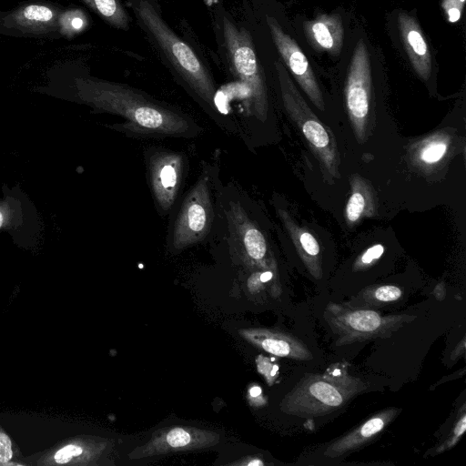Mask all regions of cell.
<instances>
[{
	"mask_svg": "<svg viewBox=\"0 0 466 466\" xmlns=\"http://www.w3.org/2000/svg\"><path fill=\"white\" fill-rule=\"evenodd\" d=\"M384 252V247L377 244L368 248L356 262L357 268H363L364 266L370 265L375 260L379 259Z\"/></svg>",
	"mask_w": 466,
	"mask_h": 466,
	"instance_id": "obj_27",
	"label": "cell"
},
{
	"mask_svg": "<svg viewBox=\"0 0 466 466\" xmlns=\"http://www.w3.org/2000/svg\"><path fill=\"white\" fill-rule=\"evenodd\" d=\"M275 68L287 113L301 130L319 160L326 178H338L339 158L335 137L308 106L286 67L281 63L276 62Z\"/></svg>",
	"mask_w": 466,
	"mask_h": 466,
	"instance_id": "obj_2",
	"label": "cell"
},
{
	"mask_svg": "<svg viewBox=\"0 0 466 466\" xmlns=\"http://www.w3.org/2000/svg\"><path fill=\"white\" fill-rule=\"evenodd\" d=\"M277 211L304 264L315 278H321L320 248L315 237L298 226L286 210Z\"/></svg>",
	"mask_w": 466,
	"mask_h": 466,
	"instance_id": "obj_20",
	"label": "cell"
},
{
	"mask_svg": "<svg viewBox=\"0 0 466 466\" xmlns=\"http://www.w3.org/2000/svg\"><path fill=\"white\" fill-rule=\"evenodd\" d=\"M327 311V321L340 335V343H351L385 335L386 331L400 327L410 318L406 315L382 317L373 310L344 309L332 304L328 306Z\"/></svg>",
	"mask_w": 466,
	"mask_h": 466,
	"instance_id": "obj_8",
	"label": "cell"
},
{
	"mask_svg": "<svg viewBox=\"0 0 466 466\" xmlns=\"http://www.w3.org/2000/svg\"><path fill=\"white\" fill-rule=\"evenodd\" d=\"M229 220L235 239L245 255L254 263H262L268 252L263 233L248 218L239 205L231 206Z\"/></svg>",
	"mask_w": 466,
	"mask_h": 466,
	"instance_id": "obj_18",
	"label": "cell"
},
{
	"mask_svg": "<svg viewBox=\"0 0 466 466\" xmlns=\"http://www.w3.org/2000/svg\"><path fill=\"white\" fill-rule=\"evenodd\" d=\"M232 464H239V465H247V466H263L265 463L258 458H251L248 461H242L240 462L232 463Z\"/></svg>",
	"mask_w": 466,
	"mask_h": 466,
	"instance_id": "obj_31",
	"label": "cell"
},
{
	"mask_svg": "<svg viewBox=\"0 0 466 466\" xmlns=\"http://www.w3.org/2000/svg\"><path fill=\"white\" fill-rule=\"evenodd\" d=\"M106 443L91 438L77 437L57 443L51 449L31 455L27 465H89L94 464Z\"/></svg>",
	"mask_w": 466,
	"mask_h": 466,
	"instance_id": "obj_15",
	"label": "cell"
},
{
	"mask_svg": "<svg viewBox=\"0 0 466 466\" xmlns=\"http://www.w3.org/2000/svg\"><path fill=\"white\" fill-rule=\"evenodd\" d=\"M63 13L56 7L32 4L3 15L0 30L15 35H46L61 32Z\"/></svg>",
	"mask_w": 466,
	"mask_h": 466,
	"instance_id": "obj_13",
	"label": "cell"
},
{
	"mask_svg": "<svg viewBox=\"0 0 466 466\" xmlns=\"http://www.w3.org/2000/svg\"><path fill=\"white\" fill-rule=\"evenodd\" d=\"M150 188L163 211L174 204L182 178L184 157L170 150H157L147 157Z\"/></svg>",
	"mask_w": 466,
	"mask_h": 466,
	"instance_id": "obj_11",
	"label": "cell"
},
{
	"mask_svg": "<svg viewBox=\"0 0 466 466\" xmlns=\"http://www.w3.org/2000/svg\"><path fill=\"white\" fill-rule=\"evenodd\" d=\"M211 185L212 170L208 167L181 205L172 231L173 249L188 248L207 236L213 218Z\"/></svg>",
	"mask_w": 466,
	"mask_h": 466,
	"instance_id": "obj_5",
	"label": "cell"
},
{
	"mask_svg": "<svg viewBox=\"0 0 466 466\" xmlns=\"http://www.w3.org/2000/svg\"><path fill=\"white\" fill-rule=\"evenodd\" d=\"M224 37L232 66L249 92L255 115L264 121L268 103L267 90L249 35L224 19Z\"/></svg>",
	"mask_w": 466,
	"mask_h": 466,
	"instance_id": "obj_7",
	"label": "cell"
},
{
	"mask_svg": "<svg viewBox=\"0 0 466 466\" xmlns=\"http://www.w3.org/2000/svg\"><path fill=\"white\" fill-rule=\"evenodd\" d=\"M310 375L283 400L281 409L299 417L319 416L339 408L357 391L350 379Z\"/></svg>",
	"mask_w": 466,
	"mask_h": 466,
	"instance_id": "obj_4",
	"label": "cell"
},
{
	"mask_svg": "<svg viewBox=\"0 0 466 466\" xmlns=\"http://www.w3.org/2000/svg\"><path fill=\"white\" fill-rule=\"evenodd\" d=\"M465 0H444L443 9L448 15L450 22H456L460 19L461 9Z\"/></svg>",
	"mask_w": 466,
	"mask_h": 466,
	"instance_id": "obj_29",
	"label": "cell"
},
{
	"mask_svg": "<svg viewBox=\"0 0 466 466\" xmlns=\"http://www.w3.org/2000/svg\"><path fill=\"white\" fill-rule=\"evenodd\" d=\"M396 28L401 47L415 73L424 81L431 78L433 56L431 46L415 15L400 10Z\"/></svg>",
	"mask_w": 466,
	"mask_h": 466,
	"instance_id": "obj_14",
	"label": "cell"
},
{
	"mask_svg": "<svg viewBox=\"0 0 466 466\" xmlns=\"http://www.w3.org/2000/svg\"><path fill=\"white\" fill-rule=\"evenodd\" d=\"M397 410L390 409L370 418L356 430L336 441L325 451L329 458H337L351 451L375 437L396 415Z\"/></svg>",
	"mask_w": 466,
	"mask_h": 466,
	"instance_id": "obj_19",
	"label": "cell"
},
{
	"mask_svg": "<svg viewBox=\"0 0 466 466\" xmlns=\"http://www.w3.org/2000/svg\"><path fill=\"white\" fill-rule=\"evenodd\" d=\"M272 272L271 271H266V272H263L259 275V279H260V281L263 283V282H267L268 281L269 279H272Z\"/></svg>",
	"mask_w": 466,
	"mask_h": 466,
	"instance_id": "obj_33",
	"label": "cell"
},
{
	"mask_svg": "<svg viewBox=\"0 0 466 466\" xmlns=\"http://www.w3.org/2000/svg\"><path fill=\"white\" fill-rule=\"evenodd\" d=\"M250 397L257 398L261 395V389L258 386H254L249 390Z\"/></svg>",
	"mask_w": 466,
	"mask_h": 466,
	"instance_id": "obj_32",
	"label": "cell"
},
{
	"mask_svg": "<svg viewBox=\"0 0 466 466\" xmlns=\"http://www.w3.org/2000/svg\"><path fill=\"white\" fill-rule=\"evenodd\" d=\"M20 457L15 443L0 425V466L26 465L25 462L20 461Z\"/></svg>",
	"mask_w": 466,
	"mask_h": 466,
	"instance_id": "obj_23",
	"label": "cell"
},
{
	"mask_svg": "<svg viewBox=\"0 0 466 466\" xmlns=\"http://www.w3.org/2000/svg\"><path fill=\"white\" fill-rule=\"evenodd\" d=\"M466 430V416L463 414L460 420L458 421L455 429L453 430V435L452 437L447 441V442L442 445L439 450L438 452H441L446 449H449L452 447L460 439V437L464 433Z\"/></svg>",
	"mask_w": 466,
	"mask_h": 466,
	"instance_id": "obj_30",
	"label": "cell"
},
{
	"mask_svg": "<svg viewBox=\"0 0 466 466\" xmlns=\"http://www.w3.org/2000/svg\"><path fill=\"white\" fill-rule=\"evenodd\" d=\"M78 12L71 11L69 13H63L61 22H69L62 27L61 33H70L72 31H78L84 26V18Z\"/></svg>",
	"mask_w": 466,
	"mask_h": 466,
	"instance_id": "obj_26",
	"label": "cell"
},
{
	"mask_svg": "<svg viewBox=\"0 0 466 466\" xmlns=\"http://www.w3.org/2000/svg\"><path fill=\"white\" fill-rule=\"evenodd\" d=\"M63 98L123 117L137 134L187 137L199 127L185 114L161 106L129 87L103 80L77 77Z\"/></svg>",
	"mask_w": 466,
	"mask_h": 466,
	"instance_id": "obj_1",
	"label": "cell"
},
{
	"mask_svg": "<svg viewBox=\"0 0 466 466\" xmlns=\"http://www.w3.org/2000/svg\"><path fill=\"white\" fill-rule=\"evenodd\" d=\"M106 22L118 28L128 26V16L117 0H83Z\"/></svg>",
	"mask_w": 466,
	"mask_h": 466,
	"instance_id": "obj_22",
	"label": "cell"
},
{
	"mask_svg": "<svg viewBox=\"0 0 466 466\" xmlns=\"http://www.w3.org/2000/svg\"><path fill=\"white\" fill-rule=\"evenodd\" d=\"M371 57L363 37L355 44L347 73L345 102L356 139H367L371 102Z\"/></svg>",
	"mask_w": 466,
	"mask_h": 466,
	"instance_id": "obj_6",
	"label": "cell"
},
{
	"mask_svg": "<svg viewBox=\"0 0 466 466\" xmlns=\"http://www.w3.org/2000/svg\"><path fill=\"white\" fill-rule=\"evenodd\" d=\"M238 332L247 341L272 355L302 360L312 359L308 348L289 335L264 329H244Z\"/></svg>",
	"mask_w": 466,
	"mask_h": 466,
	"instance_id": "obj_16",
	"label": "cell"
},
{
	"mask_svg": "<svg viewBox=\"0 0 466 466\" xmlns=\"http://www.w3.org/2000/svg\"><path fill=\"white\" fill-rule=\"evenodd\" d=\"M267 23L273 42L286 66L314 106L324 111L323 95L308 57L299 44L283 30L275 18L268 16Z\"/></svg>",
	"mask_w": 466,
	"mask_h": 466,
	"instance_id": "obj_9",
	"label": "cell"
},
{
	"mask_svg": "<svg viewBox=\"0 0 466 466\" xmlns=\"http://www.w3.org/2000/svg\"><path fill=\"white\" fill-rule=\"evenodd\" d=\"M351 195L348 200L345 217L349 226L374 213V199L370 186L360 177H351Z\"/></svg>",
	"mask_w": 466,
	"mask_h": 466,
	"instance_id": "obj_21",
	"label": "cell"
},
{
	"mask_svg": "<svg viewBox=\"0 0 466 466\" xmlns=\"http://www.w3.org/2000/svg\"><path fill=\"white\" fill-rule=\"evenodd\" d=\"M304 32L312 46L329 56L340 54L344 43V25L338 14H321L305 21Z\"/></svg>",
	"mask_w": 466,
	"mask_h": 466,
	"instance_id": "obj_17",
	"label": "cell"
},
{
	"mask_svg": "<svg viewBox=\"0 0 466 466\" xmlns=\"http://www.w3.org/2000/svg\"><path fill=\"white\" fill-rule=\"evenodd\" d=\"M134 8L192 89L204 102L213 106V83L194 51L166 25L147 1L139 0Z\"/></svg>",
	"mask_w": 466,
	"mask_h": 466,
	"instance_id": "obj_3",
	"label": "cell"
},
{
	"mask_svg": "<svg viewBox=\"0 0 466 466\" xmlns=\"http://www.w3.org/2000/svg\"><path fill=\"white\" fill-rule=\"evenodd\" d=\"M257 366L258 370L264 375L268 384H271L278 374V365L271 363L268 359L259 356L257 360Z\"/></svg>",
	"mask_w": 466,
	"mask_h": 466,
	"instance_id": "obj_28",
	"label": "cell"
},
{
	"mask_svg": "<svg viewBox=\"0 0 466 466\" xmlns=\"http://www.w3.org/2000/svg\"><path fill=\"white\" fill-rule=\"evenodd\" d=\"M373 291L375 299L382 302L397 300L401 296V290L391 285L380 286Z\"/></svg>",
	"mask_w": 466,
	"mask_h": 466,
	"instance_id": "obj_25",
	"label": "cell"
},
{
	"mask_svg": "<svg viewBox=\"0 0 466 466\" xmlns=\"http://www.w3.org/2000/svg\"><path fill=\"white\" fill-rule=\"evenodd\" d=\"M448 148L444 138H431L419 151V158L425 164H433L441 160Z\"/></svg>",
	"mask_w": 466,
	"mask_h": 466,
	"instance_id": "obj_24",
	"label": "cell"
},
{
	"mask_svg": "<svg viewBox=\"0 0 466 466\" xmlns=\"http://www.w3.org/2000/svg\"><path fill=\"white\" fill-rule=\"evenodd\" d=\"M219 435L217 432L192 427H171L154 432L151 440L144 446L134 450L131 459L145 458L162 453L183 451L217 444Z\"/></svg>",
	"mask_w": 466,
	"mask_h": 466,
	"instance_id": "obj_12",
	"label": "cell"
},
{
	"mask_svg": "<svg viewBox=\"0 0 466 466\" xmlns=\"http://www.w3.org/2000/svg\"><path fill=\"white\" fill-rule=\"evenodd\" d=\"M3 190V198H0V231L8 232L17 245L30 248L33 247L30 240L37 232L35 208L19 187L9 188L5 186Z\"/></svg>",
	"mask_w": 466,
	"mask_h": 466,
	"instance_id": "obj_10",
	"label": "cell"
}]
</instances>
